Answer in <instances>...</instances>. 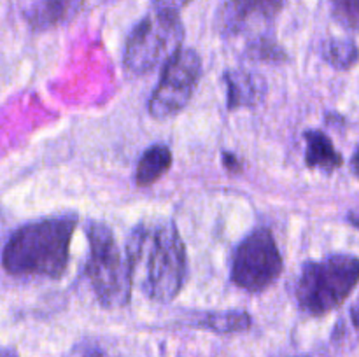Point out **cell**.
Here are the masks:
<instances>
[{"instance_id":"ffe728a7","label":"cell","mask_w":359,"mask_h":357,"mask_svg":"<svg viewBox=\"0 0 359 357\" xmlns=\"http://www.w3.org/2000/svg\"><path fill=\"white\" fill-rule=\"evenodd\" d=\"M351 167H353V172L356 174V177L359 178V147L356 149V153H354L353 161H351Z\"/></svg>"},{"instance_id":"6da1fadb","label":"cell","mask_w":359,"mask_h":357,"mask_svg":"<svg viewBox=\"0 0 359 357\" xmlns=\"http://www.w3.org/2000/svg\"><path fill=\"white\" fill-rule=\"evenodd\" d=\"M130 266L144 293L156 301H170L181 293L188 272L186 248L174 223L140 224L128 240Z\"/></svg>"},{"instance_id":"7c38bea8","label":"cell","mask_w":359,"mask_h":357,"mask_svg":"<svg viewBox=\"0 0 359 357\" xmlns=\"http://www.w3.org/2000/svg\"><path fill=\"white\" fill-rule=\"evenodd\" d=\"M172 164V153L167 146H153L142 154L135 172L139 186H151L156 182Z\"/></svg>"},{"instance_id":"e0dca14e","label":"cell","mask_w":359,"mask_h":357,"mask_svg":"<svg viewBox=\"0 0 359 357\" xmlns=\"http://www.w3.org/2000/svg\"><path fill=\"white\" fill-rule=\"evenodd\" d=\"M69 357H107V354H105L100 346L95 345V343L83 342L77 343V345L74 346V350L70 352Z\"/></svg>"},{"instance_id":"ac0fdd59","label":"cell","mask_w":359,"mask_h":357,"mask_svg":"<svg viewBox=\"0 0 359 357\" xmlns=\"http://www.w3.org/2000/svg\"><path fill=\"white\" fill-rule=\"evenodd\" d=\"M156 10H165V13H177L182 7L188 6L191 0H153Z\"/></svg>"},{"instance_id":"d6986e66","label":"cell","mask_w":359,"mask_h":357,"mask_svg":"<svg viewBox=\"0 0 359 357\" xmlns=\"http://www.w3.org/2000/svg\"><path fill=\"white\" fill-rule=\"evenodd\" d=\"M223 164L226 168H230V170L237 172L241 170V161H238V158L235 156V154H230V153H223Z\"/></svg>"},{"instance_id":"30bf717a","label":"cell","mask_w":359,"mask_h":357,"mask_svg":"<svg viewBox=\"0 0 359 357\" xmlns=\"http://www.w3.org/2000/svg\"><path fill=\"white\" fill-rule=\"evenodd\" d=\"M84 0H39L27 13V20L35 30L60 27L79 14Z\"/></svg>"},{"instance_id":"7a4b0ae2","label":"cell","mask_w":359,"mask_h":357,"mask_svg":"<svg viewBox=\"0 0 359 357\" xmlns=\"http://www.w3.org/2000/svg\"><path fill=\"white\" fill-rule=\"evenodd\" d=\"M76 226V214H65L20 227L2 252L4 270L11 275L60 279L69 266V247Z\"/></svg>"},{"instance_id":"603a6c76","label":"cell","mask_w":359,"mask_h":357,"mask_svg":"<svg viewBox=\"0 0 359 357\" xmlns=\"http://www.w3.org/2000/svg\"><path fill=\"white\" fill-rule=\"evenodd\" d=\"M0 357H18L13 350H0Z\"/></svg>"},{"instance_id":"7402d4cb","label":"cell","mask_w":359,"mask_h":357,"mask_svg":"<svg viewBox=\"0 0 359 357\" xmlns=\"http://www.w3.org/2000/svg\"><path fill=\"white\" fill-rule=\"evenodd\" d=\"M349 223L359 230V214H349Z\"/></svg>"},{"instance_id":"ba28073f","label":"cell","mask_w":359,"mask_h":357,"mask_svg":"<svg viewBox=\"0 0 359 357\" xmlns=\"http://www.w3.org/2000/svg\"><path fill=\"white\" fill-rule=\"evenodd\" d=\"M283 7L284 0H228L217 21L223 34L238 35L270 23Z\"/></svg>"},{"instance_id":"9c48e42d","label":"cell","mask_w":359,"mask_h":357,"mask_svg":"<svg viewBox=\"0 0 359 357\" xmlns=\"http://www.w3.org/2000/svg\"><path fill=\"white\" fill-rule=\"evenodd\" d=\"M228 86V108L258 107L266 98V83L262 76L248 70H228L224 72Z\"/></svg>"},{"instance_id":"52a82bcc","label":"cell","mask_w":359,"mask_h":357,"mask_svg":"<svg viewBox=\"0 0 359 357\" xmlns=\"http://www.w3.org/2000/svg\"><path fill=\"white\" fill-rule=\"evenodd\" d=\"M202 76V59L193 49L179 51L165 65L161 79L149 100V114L154 119H168L179 114L191 100Z\"/></svg>"},{"instance_id":"5bb4252c","label":"cell","mask_w":359,"mask_h":357,"mask_svg":"<svg viewBox=\"0 0 359 357\" xmlns=\"http://www.w3.org/2000/svg\"><path fill=\"white\" fill-rule=\"evenodd\" d=\"M251 315L245 312H223V314H209L202 318L200 326L209 328L216 332H238L251 328Z\"/></svg>"},{"instance_id":"277c9868","label":"cell","mask_w":359,"mask_h":357,"mask_svg":"<svg viewBox=\"0 0 359 357\" xmlns=\"http://www.w3.org/2000/svg\"><path fill=\"white\" fill-rule=\"evenodd\" d=\"M359 284V258L335 254L304 266L297 284V300L302 310L325 315L339 308Z\"/></svg>"},{"instance_id":"2e32d148","label":"cell","mask_w":359,"mask_h":357,"mask_svg":"<svg viewBox=\"0 0 359 357\" xmlns=\"http://www.w3.org/2000/svg\"><path fill=\"white\" fill-rule=\"evenodd\" d=\"M330 9L344 28L359 31V0H330Z\"/></svg>"},{"instance_id":"44dd1931","label":"cell","mask_w":359,"mask_h":357,"mask_svg":"<svg viewBox=\"0 0 359 357\" xmlns=\"http://www.w3.org/2000/svg\"><path fill=\"white\" fill-rule=\"evenodd\" d=\"M351 317H353V324L359 329V300H358V303L353 307V310H351Z\"/></svg>"},{"instance_id":"3957f363","label":"cell","mask_w":359,"mask_h":357,"mask_svg":"<svg viewBox=\"0 0 359 357\" xmlns=\"http://www.w3.org/2000/svg\"><path fill=\"white\" fill-rule=\"evenodd\" d=\"M90 258L86 275L95 296L105 308L128 304L132 294L133 273L126 252L119 248L111 227L102 223H90L86 227Z\"/></svg>"},{"instance_id":"9a60e30c","label":"cell","mask_w":359,"mask_h":357,"mask_svg":"<svg viewBox=\"0 0 359 357\" xmlns=\"http://www.w3.org/2000/svg\"><path fill=\"white\" fill-rule=\"evenodd\" d=\"M245 52L251 59H259V62H284V59H287L286 51L272 37L252 38Z\"/></svg>"},{"instance_id":"8992f818","label":"cell","mask_w":359,"mask_h":357,"mask_svg":"<svg viewBox=\"0 0 359 357\" xmlns=\"http://www.w3.org/2000/svg\"><path fill=\"white\" fill-rule=\"evenodd\" d=\"M283 273V255L269 227H258L238 244L231 262V280L251 293L265 290Z\"/></svg>"},{"instance_id":"4fadbf2b","label":"cell","mask_w":359,"mask_h":357,"mask_svg":"<svg viewBox=\"0 0 359 357\" xmlns=\"http://www.w3.org/2000/svg\"><path fill=\"white\" fill-rule=\"evenodd\" d=\"M323 58L335 69H351L359 59L356 42L351 38H330L323 44Z\"/></svg>"},{"instance_id":"5b68a950","label":"cell","mask_w":359,"mask_h":357,"mask_svg":"<svg viewBox=\"0 0 359 357\" xmlns=\"http://www.w3.org/2000/svg\"><path fill=\"white\" fill-rule=\"evenodd\" d=\"M184 41V27L177 13L156 10L132 30L125 48V65L133 74H147L167 65Z\"/></svg>"},{"instance_id":"8fae6325","label":"cell","mask_w":359,"mask_h":357,"mask_svg":"<svg viewBox=\"0 0 359 357\" xmlns=\"http://www.w3.org/2000/svg\"><path fill=\"white\" fill-rule=\"evenodd\" d=\"M305 144H307L305 163L309 168H319L326 174H332L337 168L342 167V156L326 133L319 132V130H311L305 133Z\"/></svg>"}]
</instances>
